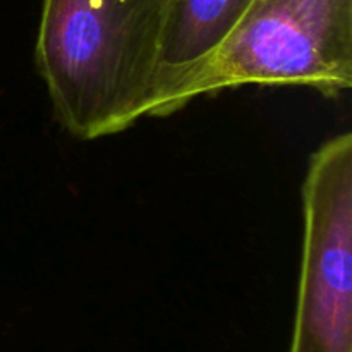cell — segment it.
<instances>
[{
    "label": "cell",
    "instance_id": "obj_2",
    "mask_svg": "<svg viewBox=\"0 0 352 352\" xmlns=\"http://www.w3.org/2000/svg\"><path fill=\"white\" fill-rule=\"evenodd\" d=\"M246 85L352 86V0H253L195 88V98Z\"/></svg>",
    "mask_w": 352,
    "mask_h": 352
},
{
    "label": "cell",
    "instance_id": "obj_3",
    "mask_svg": "<svg viewBox=\"0 0 352 352\" xmlns=\"http://www.w3.org/2000/svg\"><path fill=\"white\" fill-rule=\"evenodd\" d=\"M302 263L291 352H352V134L322 144L302 184Z\"/></svg>",
    "mask_w": 352,
    "mask_h": 352
},
{
    "label": "cell",
    "instance_id": "obj_1",
    "mask_svg": "<svg viewBox=\"0 0 352 352\" xmlns=\"http://www.w3.org/2000/svg\"><path fill=\"white\" fill-rule=\"evenodd\" d=\"M174 0H43L36 65L58 122L78 140L151 117Z\"/></svg>",
    "mask_w": 352,
    "mask_h": 352
},
{
    "label": "cell",
    "instance_id": "obj_4",
    "mask_svg": "<svg viewBox=\"0 0 352 352\" xmlns=\"http://www.w3.org/2000/svg\"><path fill=\"white\" fill-rule=\"evenodd\" d=\"M253 0H174L158 67L151 117L177 112L195 100V88Z\"/></svg>",
    "mask_w": 352,
    "mask_h": 352
}]
</instances>
